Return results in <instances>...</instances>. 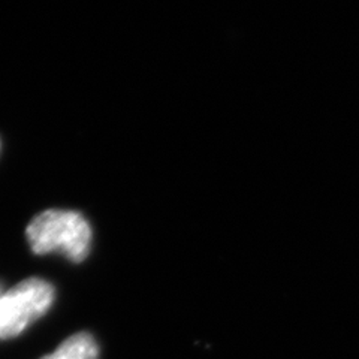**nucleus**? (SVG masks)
Segmentation results:
<instances>
[{
    "mask_svg": "<svg viewBox=\"0 0 359 359\" xmlns=\"http://www.w3.org/2000/svg\"><path fill=\"white\" fill-rule=\"evenodd\" d=\"M26 237L35 255L60 253L67 261L83 262L92 249L93 232L76 211L47 210L33 217Z\"/></svg>",
    "mask_w": 359,
    "mask_h": 359,
    "instance_id": "nucleus-1",
    "label": "nucleus"
},
{
    "mask_svg": "<svg viewBox=\"0 0 359 359\" xmlns=\"http://www.w3.org/2000/svg\"><path fill=\"white\" fill-rule=\"evenodd\" d=\"M54 286L41 277H29L0 295V340L25 332L53 307Z\"/></svg>",
    "mask_w": 359,
    "mask_h": 359,
    "instance_id": "nucleus-2",
    "label": "nucleus"
},
{
    "mask_svg": "<svg viewBox=\"0 0 359 359\" xmlns=\"http://www.w3.org/2000/svg\"><path fill=\"white\" fill-rule=\"evenodd\" d=\"M99 346L95 337L88 332H76L55 349L41 359H97Z\"/></svg>",
    "mask_w": 359,
    "mask_h": 359,
    "instance_id": "nucleus-3",
    "label": "nucleus"
},
{
    "mask_svg": "<svg viewBox=\"0 0 359 359\" xmlns=\"http://www.w3.org/2000/svg\"><path fill=\"white\" fill-rule=\"evenodd\" d=\"M2 292H4V289H2V286H0V295H2Z\"/></svg>",
    "mask_w": 359,
    "mask_h": 359,
    "instance_id": "nucleus-4",
    "label": "nucleus"
}]
</instances>
